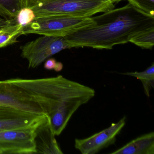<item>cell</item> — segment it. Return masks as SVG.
Here are the masks:
<instances>
[{
  "label": "cell",
  "mask_w": 154,
  "mask_h": 154,
  "mask_svg": "<svg viewBox=\"0 0 154 154\" xmlns=\"http://www.w3.org/2000/svg\"><path fill=\"white\" fill-rule=\"evenodd\" d=\"M123 74L136 77L142 83L146 95L149 97L151 89L154 86V64H152L147 69L141 72H127Z\"/></svg>",
  "instance_id": "4fadbf2b"
},
{
  "label": "cell",
  "mask_w": 154,
  "mask_h": 154,
  "mask_svg": "<svg viewBox=\"0 0 154 154\" xmlns=\"http://www.w3.org/2000/svg\"><path fill=\"white\" fill-rule=\"evenodd\" d=\"M44 67L47 70H54L55 72H59L63 70V65L61 62H57L54 58H48L46 60Z\"/></svg>",
  "instance_id": "e0dca14e"
},
{
  "label": "cell",
  "mask_w": 154,
  "mask_h": 154,
  "mask_svg": "<svg viewBox=\"0 0 154 154\" xmlns=\"http://www.w3.org/2000/svg\"><path fill=\"white\" fill-rule=\"evenodd\" d=\"M27 0H0V16L6 19L17 17L20 11L26 8Z\"/></svg>",
  "instance_id": "7c38bea8"
},
{
  "label": "cell",
  "mask_w": 154,
  "mask_h": 154,
  "mask_svg": "<svg viewBox=\"0 0 154 154\" xmlns=\"http://www.w3.org/2000/svg\"><path fill=\"white\" fill-rule=\"evenodd\" d=\"M93 17L56 15L35 18L23 28L22 35L37 34L57 37L66 36L83 29L96 25Z\"/></svg>",
  "instance_id": "277c9868"
},
{
  "label": "cell",
  "mask_w": 154,
  "mask_h": 154,
  "mask_svg": "<svg viewBox=\"0 0 154 154\" xmlns=\"http://www.w3.org/2000/svg\"><path fill=\"white\" fill-rule=\"evenodd\" d=\"M78 96L75 82L63 75L0 81L1 106L35 115L49 117L55 111L71 108Z\"/></svg>",
  "instance_id": "6da1fadb"
},
{
  "label": "cell",
  "mask_w": 154,
  "mask_h": 154,
  "mask_svg": "<svg viewBox=\"0 0 154 154\" xmlns=\"http://www.w3.org/2000/svg\"><path fill=\"white\" fill-rule=\"evenodd\" d=\"M110 154H154V132L140 136Z\"/></svg>",
  "instance_id": "30bf717a"
},
{
  "label": "cell",
  "mask_w": 154,
  "mask_h": 154,
  "mask_svg": "<svg viewBox=\"0 0 154 154\" xmlns=\"http://www.w3.org/2000/svg\"><path fill=\"white\" fill-rule=\"evenodd\" d=\"M69 47L63 37L43 35L20 47L21 56L28 62L29 68H35L47 59Z\"/></svg>",
  "instance_id": "5b68a950"
},
{
  "label": "cell",
  "mask_w": 154,
  "mask_h": 154,
  "mask_svg": "<svg viewBox=\"0 0 154 154\" xmlns=\"http://www.w3.org/2000/svg\"><path fill=\"white\" fill-rule=\"evenodd\" d=\"M135 8L150 16H154V0H128Z\"/></svg>",
  "instance_id": "2e32d148"
},
{
  "label": "cell",
  "mask_w": 154,
  "mask_h": 154,
  "mask_svg": "<svg viewBox=\"0 0 154 154\" xmlns=\"http://www.w3.org/2000/svg\"><path fill=\"white\" fill-rule=\"evenodd\" d=\"M34 11L29 8L21 9L16 17V21L18 24L24 27L31 23L35 18Z\"/></svg>",
  "instance_id": "9a60e30c"
},
{
  "label": "cell",
  "mask_w": 154,
  "mask_h": 154,
  "mask_svg": "<svg viewBox=\"0 0 154 154\" xmlns=\"http://www.w3.org/2000/svg\"><path fill=\"white\" fill-rule=\"evenodd\" d=\"M93 17L97 23L95 26L65 37L69 48L111 49L116 45L129 42L137 33L154 27V16L145 13L129 3Z\"/></svg>",
  "instance_id": "7a4b0ae2"
},
{
  "label": "cell",
  "mask_w": 154,
  "mask_h": 154,
  "mask_svg": "<svg viewBox=\"0 0 154 154\" xmlns=\"http://www.w3.org/2000/svg\"><path fill=\"white\" fill-rule=\"evenodd\" d=\"M38 122L0 131L1 154H36L34 132Z\"/></svg>",
  "instance_id": "8992f818"
},
{
  "label": "cell",
  "mask_w": 154,
  "mask_h": 154,
  "mask_svg": "<svg viewBox=\"0 0 154 154\" xmlns=\"http://www.w3.org/2000/svg\"><path fill=\"white\" fill-rule=\"evenodd\" d=\"M23 27L17 22L0 28V48L13 45L22 35Z\"/></svg>",
  "instance_id": "8fae6325"
},
{
  "label": "cell",
  "mask_w": 154,
  "mask_h": 154,
  "mask_svg": "<svg viewBox=\"0 0 154 154\" xmlns=\"http://www.w3.org/2000/svg\"><path fill=\"white\" fill-rule=\"evenodd\" d=\"M112 0H27L26 8L34 11L36 18L63 15L91 17L115 8Z\"/></svg>",
  "instance_id": "3957f363"
},
{
  "label": "cell",
  "mask_w": 154,
  "mask_h": 154,
  "mask_svg": "<svg viewBox=\"0 0 154 154\" xmlns=\"http://www.w3.org/2000/svg\"><path fill=\"white\" fill-rule=\"evenodd\" d=\"M0 154H1V152H0Z\"/></svg>",
  "instance_id": "ffe728a7"
},
{
  "label": "cell",
  "mask_w": 154,
  "mask_h": 154,
  "mask_svg": "<svg viewBox=\"0 0 154 154\" xmlns=\"http://www.w3.org/2000/svg\"><path fill=\"white\" fill-rule=\"evenodd\" d=\"M16 22H17L16 18L12 19H6L0 16V28Z\"/></svg>",
  "instance_id": "ac0fdd59"
},
{
  "label": "cell",
  "mask_w": 154,
  "mask_h": 154,
  "mask_svg": "<svg viewBox=\"0 0 154 154\" xmlns=\"http://www.w3.org/2000/svg\"><path fill=\"white\" fill-rule=\"evenodd\" d=\"M48 117L39 122L35 130L34 142L36 153L63 154L62 149L55 138Z\"/></svg>",
  "instance_id": "9c48e42d"
},
{
  "label": "cell",
  "mask_w": 154,
  "mask_h": 154,
  "mask_svg": "<svg viewBox=\"0 0 154 154\" xmlns=\"http://www.w3.org/2000/svg\"><path fill=\"white\" fill-rule=\"evenodd\" d=\"M129 42L144 49H152L154 45V27L137 33Z\"/></svg>",
  "instance_id": "5bb4252c"
},
{
  "label": "cell",
  "mask_w": 154,
  "mask_h": 154,
  "mask_svg": "<svg viewBox=\"0 0 154 154\" xmlns=\"http://www.w3.org/2000/svg\"><path fill=\"white\" fill-rule=\"evenodd\" d=\"M114 3H119L120 2L122 1H124V0H112Z\"/></svg>",
  "instance_id": "d6986e66"
},
{
  "label": "cell",
  "mask_w": 154,
  "mask_h": 154,
  "mask_svg": "<svg viewBox=\"0 0 154 154\" xmlns=\"http://www.w3.org/2000/svg\"><path fill=\"white\" fill-rule=\"evenodd\" d=\"M46 116L35 115L0 105V131L36 124Z\"/></svg>",
  "instance_id": "ba28073f"
},
{
  "label": "cell",
  "mask_w": 154,
  "mask_h": 154,
  "mask_svg": "<svg viewBox=\"0 0 154 154\" xmlns=\"http://www.w3.org/2000/svg\"><path fill=\"white\" fill-rule=\"evenodd\" d=\"M126 117L109 128L86 138L75 139V147L82 154H95L114 144L116 137L126 124Z\"/></svg>",
  "instance_id": "52a82bcc"
}]
</instances>
